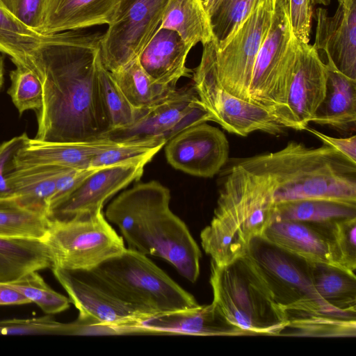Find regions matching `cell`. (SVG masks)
I'll use <instances>...</instances> for the list:
<instances>
[{
	"label": "cell",
	"instance_id": "4fadbf2b",
	"mask_svg": "<svg viewBox=\"0 0 356 356\" xmlns=\"http://www.w3.org/2000/svg\"><path fill=\"white\" fill-rule=\"evenodd\" d=\"M210 121L193 88L184 87L161 103L140 111L131 127L110 131L106 138L115 141L161 139L166 142L183 130Z\"/></svg>",
	"mask_w": 356,
	"mask_h": 356
},
{
	"label": "cell",
	"instance_id": "74e56055",
	"mask_svg": "<svg viewBox=\"0 0 356 356\" xmlns=\"http://www.w3.org/2000/svg\"><path fill=\"white\" fill-rule=\"evenodd\" d=\"M332 264L354 272L356 269V217L327 224Z\"/></svg>",
	"mask_w": 356,
	"mask_h": 356
},
{
	"label": "cell",
	"instance_id": "3957f363",
	"mask_svg": "<svg viewBox=\"0 0 356 356\" xmlns=\"http://www.w3.org/2000/svg\"><path fill=\"white\" fill-rule=\"evenodd\" d=\"M239 160L264 179L275 205L302 200L356 205V163L330 145L291 141L278 151Z\"/></svg>",
	"mask_w": 356,
	"mask_h": 356
},
{
	"label": "cell",
	"instance_id": "7c38bea8",
	"mask_svg": "<svg viewBox=\"0 0 356 356\" xmlns=\"http://www.w3.org/2000/svg\"><path fill=\"white\" fill-rule=\"evenodd\" d=\"M167 0H120L103 33L101 58L113 72L137 59L159 29Z\"/></svg>",
	"mask_w": 356,
	"mask_h": 356
},
{
	"label": "cell",
	"instance_id": "7a4b0ae2",
	"mask_svg": "<svg viewBox=\"0 0 356 356\" xmlns=\"http://www.w3.org/2000/svg\"><path fill=\"white\" fill-rule=\"evenodd\" d=\"M170 201V190L161 183H138L109 204L105 217L119 228L127 248L165 260L194 283L202 252L186 225L171 211Z\"/></svg>",
	"mask_w": 356,
	"mask_h": 356
},
{
	"label": "cell",
	"instance_id": "681fc988",
	"mask_svg": "<svg viewBox=\"0 0 356 356\" xmlns=\"http://www.w3.org/2000/svg\"><path fill=\"white\" fill-rule=\"evenodd\" d=\"M202 2H203V4H204V3L206 2L207 0H202Z\"/></svg>",
	"mask_w": 356,
	"mask_h": 356
},
{
	"label": "cell",
	"instance_id": "ac0fdd59",
	"mask_svg": "<svg viewBox=\"0 0 356 356\" xmlns=\"http://www.w3.org/2000/svg\"><path fill=\"white\" fill-rule=\"evenodd\" d=\"M330 0H315L327 5ZM337 8L330 16L327 10H316V29L314 48L326 56L327 64L356 79V0H337Z\"/></svg>",
	"mask_w": 356,
	"mask_h": 356
},
{
	"label": "cell",
	"instance_id": "f1b7e54d",
	"mask_svg": "<svg viewBox=\"0 0 356 356\" xmlns=\"http://www.w3.org/2000/svg\"><path fill=\"white\" fill-rule=\"evenodd\" d=\"M111 73L130 104L138 111L161 103L177 89L176 86L163 85L153 80L138 58Z\"/></svg>",
	"mask_w": 356,
	"mask_h": 356
},
{
	"label": "cell",
	"instance_id": "7dc6e473",
	"mask_svg": "<svg viewBox=\"0 0 356 356\" xmlns=\"http://www.w3.org/2000/svg\"><path fill=\"white\" fill-rule=\"evenodd\" d=\"M218 1V0H207L206 1L204 6V8H205L208 15L211 11V10L213 8V7L215 6V5L216 4Z\"/></svg>",
	"mask_w": 356,
	"mask_h": 356
},
{
	"label": "cell",
	"instance_id": "5b68a950",
	"mask_svg": "<svg viewBox=\"0 0 356 356\" xmlns=\"http://www.w3.org/2000/svg\"><path fill=\"white\" fill-rule=\"evenodd\" d=\"M209 282L212 303L229 323L248 335L280 336L288 325L285 312L245 256L225 266L211 261Z\"/></svg>",
	"mask_w": 356,
	"mask_h": 356
},
{
	"label": "cell",
	"instance_id": "5bb4252c",
	"mask_svg": "<svg viewBox=\"0 0 356 356\" xmlns=\"http://www.w3.org/2000/svg\"><path fill=\"white\" fill-rule=\"evenodd\" d=\"M191 77L210 121L227 131L241 136L258 131L274 136L284 132L286 127L263 107L232 95L202 76L192 73Z\"/></svg>",
	"mask_w": 356,
	"mask_h": 356
},
{
	"label": "cell",
	"instance_id": "b9f144b4",
	"mask_svg": "<svg viewBox=\"0 0 356 356\" xmlns=\"http://www.w3.org/2000/svg\"><path fill=\"white\" fill-rule=\"evenodd\" d=\"M19 19L42 34L47 0H0Z\"/></svg>",
	"mask_w": 356,
	"mask_h": 356
},
{
	"label": "cell",
	"instance_id": "bcb514c9",
	"mask_svg": "<svg viewBox=\"0 0 356 356\" xmlns=\"http://www.w3.org/2000/svg\"><path fill=\"white\" fill-rule=\"evenodd\" d=\"M31 302L18 291L0 282V305H24Z\"/></svg>",
	"mask_w": 356,
	"mask_h": 356
},
{
	"label": "cell",
	"instance_id": "d590c367",
	"mask_svg": "<svg viewBox=\"0 0 356 356\" xmlns=\"http://www.w3.org/2000/svg\"><path fill=\"white\" fill-rule=\"evenodd\" d=\"M356 320L314 316L289 321L280 336L355 337Z\"/></svg>",
	"mask_w": 356,
	"mask_h": 356
},
{
	"label": "cell",
	"instance_id": "836d02e7",
	"mask_svg": "<svg viewBox=\"0 0 356 356\" xmlns=\"http://www.w3.org/2000/svg\"><path fill=\"white\" fill-rule=\"evenodd\" d=\"M265 0H218L209 13L213 39L220 48Z\"/></svg>",
	"mask_w": 356,
	"mask_h": 356
},
{
	"label": "cell",
	"instance_id": "f6af8a7d",
	"mask_svg": "<svg viewBox=\"0 0 356 356\" xmlns=\"http://www.w3.org/2000/svg\"><path fill=\"white\" fill-rule=\"evenodd\" d=\"M309 131L323 144L330 145L343 155L347 157L351 161L356 163V136L353 135L348 138H334L325 135L314 129L307 127L305 129Z\"/></svg>",
	"mask_w": 356,
	"mask_h": 356
},
{
	"label": "cell",
	"instance_id": "277c9868",
	"mask_svg": "<svg viewBox=\"0 0 356 356\" xmlns=\"http://www.w3.org/2000/svg\"><path fill=\"white\" fill-rule=\"evenodd\" d=\"M222 175L216 207L201 232V245L218 266L243 257L272 222L275 204L263 178L236 160Z\"/></svg>",
	"mask_w": 356,
	"mask_h": 356
},
{
	"label": "cell",
	"instance_id": "d6986e66",
	"mask_svg": "<svg viewBox=\"0 0 356 356\" xmlns=\"http://www.w3.org/2000/svg\"><path fill=\"white\" fill-rule=\"evenodd\" d=\"M139 333L195 336H246L229 323L213 303L154 314L137 325Z\"/></svg>",
	"mask_w": 356,
	"mask_h": 356
},
{
	"label": "cell",
	"instance_id": "ee69618b",
	"mask_svg": "<svg viewBox=\"0 0 356 356\" xmlns=\"http://www.w3.org/2000/svg\"><path fill=\"white\" fill-rule=\"evenodd\" d=\"M97 169V168H65L62 170L56 178V189L51 200L49 209L52 205L76 186L88 175H90Z\"/></svg>",
	"mask_w": 356,
	"mask_h": 356
},
{
	"label": "cell",
	"instance_id": "603a6c76",
	"mask_svg": "<svg viewBox=\"0 0 356 356\" xmlns=\"http://www.w3.org/2000/svg\"><path fill=\"white\" fill-rule=\"evenodd\" d=\"M326 225L298 220H275L261 236L308 261L332 264Z\"/></svg>",
	"mask_w": 356,
	"mask_h": 356
},
{
	"label": "cell",
	"instance_id": "9c48e42d",
	"mask_svg": "<svg viewBox=\"0 0 356 356\" xmlns=\"http://www.w3.org/2000/svg\"><path fill=\"white\" fill-rule=\"evenodd\" d=\"M297 42L283 0H275L271 24L252 71L250 102L266 109L286 128V98Z\"/></svg>",
	"mask_w": 356,
	"mask_h": 356
},
{
	"label": "cell",
	"instance_id": "4dcf8cb0",
	"mask_svg": "<svg viewBox=\"0 0 356 356\" xmlns=\"http://www.w3.org/2000/svg\"><path fill=\"white\" fill-rule=\"evenodd\" d=\"M355 217L356 205L323 200H302L276 204L273 221L330 224Z\"/></svg>",
	"mask_w": 356,
	"mask_h": 356
},
{
	"label": "cell",
	"instance_id": "f35d334b",
	"mask_svg": "<svg viewBox=\"0 0 356 356\" xmlns=\"http://www.w3.org/2000/svg\"><path fill=\"white\" fill-rule=\"evenodd\" d=\"M10 77L11 85L8 94L19 113L28 110L39 111L43 104V88L37 74L29 67L17 65Z\"/></svg>",
	"mask_w": 356,
	"mask_h": 356
},
{
	"label": "cell",
	"instance_id": "7bdbcfd3",
	"mask_svg": "<svg viewBox=\"0 0 356 356\" xmlns=\"http://www.w3.org/2000/svg\"><path fill=\"white\" fill-rule=\"evenodd\" d=\"M29 138L24 133L0 145V198L14 197L7 183L6 173L14 155Z\"/></svg>",
	"mask_w": 356,
	"mask_h": 356
},
{
	"label": "cell",
	"instance_id": "ffe728a7",
	"mask_svg": "<svg viewBox=\"0 0 356 356\" xmlns=\"http://www.w3.org/2000/svg\"><path fill=\"white\" fill-rule=\"evenodd\" d=\"M118 143L108 138L72 143H49L29 138L14 155L8 170L36 165L88 169L96 154Z\"/></svg>",
	"mask_w": 356,
	"mask_h": 356
},
{
	"label": "cell",
	"instance_id": "d6a6232c",
	"mask_svg": "<svg viewBox=\"0 0 356 356\" xmlns=\"http://www.w3.org/2000/svg\"><path fill=\"white\" fill-rule=\"evenodd\" d=\"M98 79L101 99L110 131L131 127L136 122L140 111L130 104L111 72L104 66L101 58L98 64Z\"/></svg>",
	"mask_w": 356,
	"mask_h": 356
},
{
	"label": "cell",
	"instance_id": "4316f807",
	"mask_svg": "<svg viewBox=\"0 0 356 356\" xmlns=\"http://www.w3.org/2000/svg\"><path fill=\"white\" fill-rule=\"evenodd\" d=\"M159 28L175 31L191 48L213 40L209 16L202 0H167Z\"/></svg>",
	"mask_w": 356,
	"mask_h": 356
},
{
	"label": "cell",
	"instance_id": "d4e9b609",
	"mask_svg": "<svg viewBox=\"0 0 356 356\" xmlns=\"http://www.w3.org/2000/svg\"><path fill=\"white\" fill-rule=\"evenodd\" d=\"M65 168L36 165L9 169L7 183L13 196L24 207L47 216L58 174Z\"/></svg>",
	"mask_w": 356,
	"mask_h": 356
},
{
	"label": "cell",
	"instance_id": "44dd1931",
	"mask_svg": "<svg viewBox=\"0 0 356 356\" xmlns=\"http://www.w3.org/2000/svg\"><path fill=\"white\" fill-rule=\"evenodd\" d=\"M189 47L174 31L159 28L138 59L145 72L156 82L176 86L181 77H191L186 65Z\"/></svg>",
	"mask_w": 356,
	"mask_h": 356
},
{
	"label": "cell",
	"instance_id": "8d00e7d4",
	"mask_svg": "<svg viewBox=\"0 0 356 356\" xmlns=\"http://www.w3.org/2000/svg\"><path fill=\"white\" fill-rule=\"evenodd\" d=\"M38 272L31 271L3 283L25 296L47 314H58L67 309L70 304L69 298L52 289Z\"/></svg>",
	"mask_w": 356,
	"mask_h": 356
},
{
	"label": "cell",
	"instance_id": "6da1fadb",
	"mask_svg": "<svg viewBox=\"0 0 356 356\" xmlns=\"http://www.w3.org/2000/svg\"><path fill=\"white\" fill-rule=\"evenodd\" d=\"M102 35L83 30L46 35L26 67L43 88L35 139L83 142L106 138L110 132L98 79Z\"/></svg>",
	"mask_w": 356,
	"mask_h": 356
},
{
	"label": "cell",
	"instance_id": "ab89813d",
	"mask_svg": "<svg viewBox=\"0 0 356 356\" xmlns=\"http://www.w3.org/2000/svg\"><path fill=\"white\" fill-rule=\"evenodd\" d=\"M65 323L51 315L32 318L0 321V335L63 334Z\"/></svg>",
	"mask_w": 356,
	"mask_h": 356
},
{
	"label": "cell",
	"instance_id": "ba28073f",
	"mask_svg": "<svg viewBox=\"0 0 356 356\" xmlns=\"http://www.w3.org/2000/svg\"><path fill=\"white\" fill-rule=\"evenodd\" d=\"M275 0H265L218 48L211 40L203 45L193 74L202 76L232 95L250 102V84L259 48L271 24Z\"/></svg>",
	"mask_w": 356,
	"mask_h": 356
},
{
	"label": "cell",
	"instance_id": "cb8c5ba5",
	"mask_svg": "<svg viewBox=\"0 0 356 356\" xmlns=\"http://www.w3.org/2000/svg\"><path fill=\"white\" fill-rule=\"evenodd\" d=\"M325 64L327 69L325 95L312 122L338 131H355L356 79L349 78L332 65Z\"/></svg>",
	"mask_w": 356,
	"mask_h": 356
},
{
	"label": "cell",
	"instance_id": "c3c4849f",
	"mask_svg": "<svg viewBox=\"0 0 356 356\" xmlns=\"http://www.w3.org/2000/svg\"><path fill=\"white\" fill-rule=\"evenodd\" d=\"M3 83V60L0 56V90Z\"/></svg>",
	"mask_w": 356,
	"mask_h": 356
},
{
	"label": "cell",
	"instance_id": "8992f818",
	"mask_svg": "<svg viewBox=\"0 0 356 356\" xmlns=\"http://www.w3.org/2000/svg\"><path fill=\"white\" fill-rule=\"evenodd\" d=\"M289 321L314 316L356 320V314L339 310L316 292L309 261L288 252L261 236L253 238L243 255Z\"/></svg>",
	"mask_w": 356,
	"mask_h": 356
},
{
	"label": "cell",
	"instance_id": "30bf717a",
	"mask_svg": "<svg viewBox=\"0 0 356 356\" xmlns=\"http://www.w3.org/2000/svg\"><path fill=\"white\" fill-rule=\"evenodd\" d=\"M53 267L89 270L127 248L102 210L64 220L50 219L44 239Z\"/></svg>",
	"mask_w": 356,
	"mask_h": 356
},
{
	"label": "cell",
	"instance_id": "52a82bcc",
	"mask_svg": "<svg viewBox=\"0 0 356 356\" xmlns=\"http://www.w3.org/2000/svg\"><path fill=\"white\" fill-rule=\"evenodd\" d=\"M90 270L123 300L152 315L200 305L147 256L127 248Z\"/></svg>",
	"mask_w": 356,
	"mask_h": 356
},
{
	"label": "cell",
	"instance_id": "2e32d148",
	"mask_svg": "<svg viewBox=\"0 0 356 356\" xmlns=\"http://www.w3.org/2000/svg\"><path fill=\"white\" fill-rule=\"evenodd\" d=\"M145 165L127 163L97 168L52 205L47 217L64 220L102 211L108 198L140 179Z\"/></svg>",
	"mask_w": 356,
	"mask_h": 356
},
{
	"label": "cell",
	"instance_id": "484cf974",
	"mask_svg": "<svg viewBox=\"0 0 356 356\" xmlns=\"http://www.w3.org/2000/svg\"><path fill=\"white\" fill-rule=\"evenodd\" d=\"M50 250L44 240L0 237V282H8L24 275L51 268Z\"/></svg>",
	"mask_w": 356,
	"mask_h": 356
},
{
	"label": "cell",
	"instance_id": "60d3db41",
	"mask_svg": "<svg viewBox=\"0 0 356 356\" xmlns=\"http://www.w3.org/2000/svg\"><path fill=\"white\" fill-rule=\"evenodd\" d=\"M295 38L309 43L315 0H283Z\"/></svg>",
	"mask_w": 356,
	"mask_h": 356
},
{
	"label": "cell",
	"instance_id": "9a60e30c",
	"mask_svg": "<svg viewBox=\"0 0 356 356\" xmlns=\"http://www.w3.org/2000/svg\"><path fill=\"white\" fill-rule=\"evenodd\" d=\"M165 146L170 165L196 177H213L228 161L229 142L225 134L206 122L183 130Z\"/></svg>",
	"mask_w": 356,
	"mask_h": 356
},
{
	"label": "cell",
	"instance_id": "7402d4cb",
	"mask_svg": "<svg viewBox=\"0 0 356 356\" xmlns=\"http://www.w3.org/2000/svg\"><path fill=\"white\" fill-rule=\"evenodd\" d=\"M120 0H47L42 34L108 25Z\"/></svg>",
	"mask_w": 356,
	"mask_h": 356
},
{
	"label": "cell",
	"instance_id": "e0dca14e",
	"mask_svg": "<svg viewBox=\"0 0 356 356\" xmlns=\"http://www.w3.org/2000/svg\"><path fill=\"white\" fill-rule=\"evenodd\" d=\"M326 64L309 43L298 40L286 98V128L305 130L325 97Z\"/></svg>",
	"mask_w": 356,
	"mask_h": 356
},
{
	"label": "cell",
	"instance_id": "f546056e",
	"mask_svg": "<svg viewBox=\"0 0 356 356\" xmlns=\"http://www.w3.org/2000/svg\"><path fill=\"white\" fill-rule=\"evenodd\" d=\"M46 35L26 25L0 1V51L15 65L28 67Z\"/></svg>",
	"mask_w": 356,
	"mask_h": 356
},
{
	"label": "cell",
	"instance_id": "83f0119b",
	"mask_svg": "<svg viewBox=\"0 0 356 356\" xmlns=\"http://www.w3.org/2000/svg\"><path fill=\"white\" fill-rule=\"evenodd\" d=\"M313 285L318 294L334 308L356 314V277L354 272L338 266L310 262Z\"/></svg>",
	"mask_w": 356,
	"mask_h": 356
},
{
	"label": "cell",
	"instance_id": "8fae6325",
	"mask_svg": "<svg viewBox=\"0 0 356 356\" xmlns=\"http://www.w3.org/2000/svg\"><path fill=\"white\" fill-rule=\"evenodd\" d=\"M51 269L79 310L77 319L87 325L108 328L115 334L138 333L137 325L153 316L123 300L90 270Z\"/></svg>",
	"mask_w": 356,
	"mask_h": 356
},
{
	"label": "cell",
	"instance_id": "1f68e13d",
	"mask_svg": "<svg viewBox=\"0 0 356 356\" xmlns=\"http://www.w3.org/2000/svg\"><path fill=\"white\" fill-rule=\"evenodd\" d=\"M49 218L22 206L15 197L0 198V237L45 239Z\"/></svg>",
	"mask_w": 356,
	"mask_h": 356
},
{
	"label": "cell",
	"instance_id": "e575fe53",
	"mask_svg": "<svg viewBox=\"0 0 356 356\" xmlns=\"http://www.w3.org/2000/svg\"><path fill=\"white\" fill-rule=\"evenodd\" d=\"M161 139L120 141L97 154L91 160L89 168H100L127 163L147 164L166 144Z\"/></svg>",
	"mask_w": 356,
	"mask_h": 356
}]
</instances>
